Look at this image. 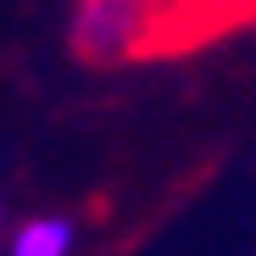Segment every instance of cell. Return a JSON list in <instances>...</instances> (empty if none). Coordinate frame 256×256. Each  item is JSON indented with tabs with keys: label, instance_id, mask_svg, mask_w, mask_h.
Masks as SVG:
<instances>
[{
	"label": "cell",
	"instance_id": "cell-2",
	"mask_svg": "<svg viewBox=\"0 0 256 256\" xmlns=\"http://www.w3.org/2000/svg\"><path fill=\"white\" fill-rule=\"evenodd\" d=\"M6 256H72V223L67 218H34L12 234Z\"/></svg>",
	"mask_w": 256,
	"mask_h": 256
},
{
	"label": "cell",
	"instance_id": "cell-1",
	"mask_svg": "<svg viewBox=\"0 0 256 256\" xmlns=\"http://www.w3.org/2000/svg\"><path fill=\"white\" fill-rule=\"evenodd\" d=\"M167 28L162 17V0H72V17H67V45L78 62H128L150 50V34Z\"/></svg>",
	"mask_w": 256,
	"mask_h": 256
}]
</instances>
